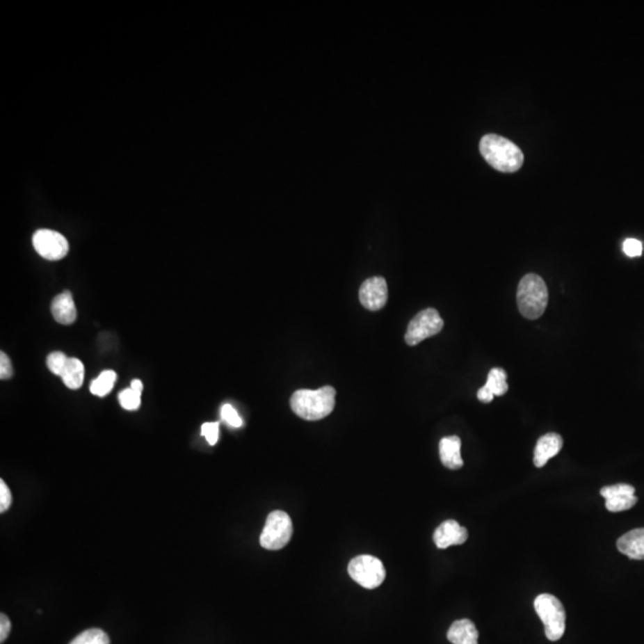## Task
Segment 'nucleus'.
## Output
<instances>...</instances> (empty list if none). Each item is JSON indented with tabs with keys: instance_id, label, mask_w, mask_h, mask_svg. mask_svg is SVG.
<instances>
[{
	"instance_id": "1",
	"label": "nucleus",
	"mask_w": 644,
	"mask_h": 644,
	"mask_svg": "<svg viewBox=\"0 0 644 644\" xmlns=\"http://www.w3.org/2000/svg\"><path fill=\"white\" fill-rule=\"evenodd\" d=\"M293 413L309 421H316L331 414L335 406V389L325 385L320 389L297 390L290 399Z\"/></svg>"
},
{
	"instance_id": "2",
	"label": "nucleus",
	"mask_w": 644,
	"mask_h": 644,
	"mask_svg": "<svg viewBox=\"0 0 644 644\" xmlns=\"http://www.w3.org/2000/svg\"><path fill=\"white\" fill-rule=\"evenodd\" d=\"M480 152L492 168L505 173L518 171L524 163L520 148L500 135H485L480 141Z\"/></svg>"
},
{
	"instance_id": "3",
	"label": "nucleus",
	"mask_w": 644,
	"mask_h": 644,
	"mask_svg": "<svg viewBox=\"0 0 644 644\" xmlns=\"http://www.w3.org/2000/svg\"><path fill=\"white\" fill-rule=\"evenodd\" d=\"M549 302L548 287L536 273H527L520 280L517 291L519 312L524 318L536 320L543 315Z\"/></svg>"
},
{
	"instance_id": "4",
	"label": "nucleus",
	"mask_w": 644,
	"mask_h": 644,
	"mask_svg": "<svg viewBox=\"0 0 644 644\" xmlns=\"http://www.w3.org/2000/svg\"><path fill=\"white\" fill-rule=\"evenodd\" d=\"M535 610L543 622L548 640L555 642L562 638L565 631V611L560 600L552 594H540L536 598Z\"/></svg>"
},
{
	"instance_id": "5",
	"label": "nucleus",
	"mask_w": 644,
	"mask_h": 644,
	"mask_svg": "<svg viewBox=\"0 0 644 644\" xmlns=\"http://www.w3.org/2000/svg\"><path fill=\"white\" fill-rule=\"evenodd\" d=\"M293 522L283 510H275L268 515L263 532L260 535V545L268 550H280L291 540Z\"/></svg>"
},
{
	"instance_id": "6",
	"label": "nucleus",
	"mask_w": 644,
	"mask_h": 644,
	"mask_svg": "<svg viewBox=\"0 0 644 644\" xmlns=\"http://www.w3.org/2000/svg\"><path fill=\"white\" fill-rule=\"evenodd\" d=\"M350 577L367 590H373L385 579V568L381 561L371 555H360L348 563Z\"/></svg>"
},
{
	"instance_id": "7",
	"label": "nucleus",
	"mask_w": 644,
	"mask_h": 644,
	"mask_svg": "<svg viewBox=\"0 0 644 644\" xmlns=\"http://www.w3.org/2000/svg\"><path fill=\"white\" fill-rule=\"evenodd\" d=\"M443 319L440 318L438 310L427 308L419 312L414 318L412 319L407 328L405 340L407 345L415 346L423 340L438 335L443 330Z\"/></svg>"
},
{
	"instance_id": "8",
	"label": "nucleus",
	"mask_w": 644,
	"mask_h": 644,
	"mask_svg": "<svg viewBox=\"0 0 644 644\" xmlns=\"http://www.w3.org/2000/svg\"><path fill=\"white\" fill-rule=\"evenodd\" d=\"M33 245L38 255L48 260H60L68 253V241L63 234L51 230H40L33 236Z\"/></svg>"
},
{
	"instance_id": "9",
	"label": "nucleus",
	"mask_w": 644,
	"mask_h": 644,
	"mask_svg": "<svg viewBox=\"0 0 644 644\" xmlns=\"http://www.w3.org/2000/svg\"><path fill=\"white\" fill-rule=\"evenodd\" d=\"M360 303L369 310H380L388 301V287L383 277H373L365 280L360 289Z\"/></svg>"
},
{
	"instance_id": "10",
	"label": "nucleus",
	"mask_w": 644,
	"mask_h": 644,
	"mask_svg": "<svg viewBox=\"0 0 644 644\" xmlns=\"http://www.w3.org/2000/svg\"><path fill=\"white\" fill-rule=\"evenodd\" d=\"M600 494L606 500V508L610 512H623L635 506L637 498L635 497V488L630 485H609L600 490Z\"/></svg>"
},
{
	"instance_id": "11",
	"label": "nucleus",
	"mask_w": 644,
	"mask_h": 644,
	"mask_svg": "<svg viewBox=\"0 0 644 644\" xmlns=\"http://www.w3.org/2000/svg\"><path fill=\"white\" fill-rule=\"evenodd\" d=\"M468 540V530L460 526L455 520H446L437 527L433 535L437 548L446 549L451 545H460Z\"/></svg>"
},
{
	"instance_id": "12",
	"label": "nucleus",
	"mask_w": 644,
	"mask_h": 644,
	"mask_svg": "<svg viewBox=\"0 0 644 644\" xmlns=\"http://www.w3.org/2000/svg\"><path fill=\"white\" fill-rule=\"evenodd\" d=\"M562 446H563V440L557 433H548V435L540 437L536 445L535 455H533V463L536 467L542 468L547 465V462L550 458L556 456L557 453L562 450Z\"/></svg>"
},
{
	"instance_id": "13",
	"label": "nucleus",
	"mask_w": 644,
	"mask_h": 644,
	"mask_svg": "<svg viewBox=\"0 0 644 644\" xmlns=\"http://www.w3.org/2000/svg\"><path fill=\"white\" fill-rule=\"evenodd\" d=\"M51 315L55 320L63 325H71L76 321L77 308L73 296L70 291H63L55 297L51 302Z\"/></svg>"
},
{
	"instance_id": "14",
	"label": "nucleus",
	"mask_w": 644,
	"mask_h": 644,
	"mask_svg": "<svg viewBox=\"0 0 644 644\" xmlns=\"http://www.w3.org/2000/svg\"><path fill=\"white\" fill-rule=\"evenodd\" d=\"M619 552L632 560H644V529L627 532L617 540Z\"/></svg>"
},
{
	"instance_id": "15",
	"label": "nucleus",
	"mask_w": 644,
	"mask_h": 644,
	"mask_svg": "<svg viewBox=\"0 0 644 644\" xmlns=\"http://www.w3.org/2000/svg\"><path fill=\"white\" fill-rule=\"evenodd\" d=\"M440 460L444 467L456 470L463 467V460L460 456V440L457 435L445 437L440 443Z\"/></svg>"
},
{
	"instance_id": "16",
	"label": "nucleus",
	"mask_w": 644,
	"mask_h": 644,
	"mask_svg": "<svg viewBox=\"0 0 644 644\" xmlns=\"http://www.w3.org/2000/svg\"><path fill=\"white\" fill-rule=\"evenodd\" d=\"M448 640L452 644H478V631L469 619H460L449 629Z\"/></svg>"
},
{
	"instance_id": "17",
	"label": "nucleus",
	"mask_w": 644,
	"mask_h": 644,
	"mask_svg": "<svg viewBox=\"0 0 644 644\" xmlns=\"http://www.w3.org/2000/svg\"><path fill=\"white\" fill-rule=\"evenodd\" d=\"M85 369L81 360L68 358L67 365L63 370L61 378L70 389H79L84 383Z\"/></svg>"
},
{
	"instance_id": "18",
	"label": "nucleus",
	"mask_w": 644,
	"mask_h": 644,
	"mask_svg": "<svg viewBox=\"0 0 644 644\" xmlns=\"http://www.w3.org/2000/svg\"><path fill=\"white\" fill-rule=\"evenodd\" d=\"M116 380H118V373L113 370H105L91 383L90 392L96 396L103 398L113 390Z\"/></svg>"
},
{
	"instance_id": "19",
	"label": "nucleus",
	"mask_w": 644,
	"mask_h": 644,
	"mask_svg": "<svg viewBox=\"0 0 644 644\" xmlns=\"http://www.w3.org/2000/svg\"><path fill=\"white\" fill-rule=\"evenodd\" d=\"M506 378V373L502 369L494 368L488 373L487 383L485 385L493 393L494 396H502L508 390Z\"/></svg>"
},
{
	"instance_id": "20",
	"label": "nucleus",
	"mask_w": 644,
	"mask_h": 644,
	"mask_svg": "<svg viewBox=\"0 0 644 644\" xmlns=\"http://www.w3.org/2000/svg\"><path fill=\"white\" fill-rule=\"evenodd\" d=\"M70 644H110V638L101 629H88L77 636Z\"/></svg>"
},
{
	"instance_id": "21",
	"label": "nucleus",
	"mask_w": 644,
	"mask_h": 644,
	"mask_svg": "<svg viewBox=\"0 0 644 644\" xmlns=\"http://www.w3.org/2000/svg\"><path fill=\"white\" fill-rule=\"evenodd\" d=\"M118 401L124 410H136L141 405V394L136 393L131 388H127L118 395Z\"/></svg>"
},
{
	"instance_id": "22",
	"label": "nucleus",
	"mask_w": 644,
	"mask_h": 644,
	"mask_svg": "<svg viewBox=\"0 0 644 644\" xmlns=\"http://www.w3.org/2000/svg\"><path fill=\"white\" fill-rule=\"evenodd\" d=\"M68 357H66L63 352H53L49 356L47 357V365L51 370V373L58 376H61L63 370L67 365Z\"/></svg>"
},
{
	"instance_id": "23",
	"label": "nucleus",
	"mask_w": 644,
	"mask_h": 644,
	"mask_svg": "<svg viewBox=\"0 0 644 644\" xmlns=\"http://www.w3.org/2000/svg\"><path fill=\"white\" fill-rule=\"evenodd\" d=\"M221 417L230 426L235 427V428L243 426V419L240 418L234 407L230 405H225L222 407Z\"/></svg>"
},
{
	"instance_id": "24",
	"label": "nucleus",
	"mask_w": 644,
	"mask_h": 644,
	"mask_svg": "<svg viewBox=\"0 0 644 644\" xmlns=\"http://www.w3.org/2000/svg\"><path fill=\"white\" fill-rule=\"evenodd\" d=\"M218 423H205L202 425V435L210 445L218 443Z\"/></svg>"
},
{
	"instance_id": "25",
	"label": "nucleus",
	"mask_w": 644,
	"mask_h": 644,
	"mask_svg": "<svg viewBox=\"0 0 644 644\" xmlns=\"http://www.w3.org/2000/svg\"><path fill=\"white\" fill-rule=\"evenodd\" d=\"M623 251L627 257L634 258V257H640L643 251L642 243L636 240V239H627L623 243Z\"/></svg>"
},
{
	"instance_id": "26",
	"label": "nucleus",
	"mask_w": 644,
	"mask_h": 644,
	"mask_svg": "<svg viewBox=\"0 0 644 644\" xmlns=\"http://www.w3.org/2000/svg\"><path fill=\"white\" fill-rule=\"evenodd\" d=\"M11 502H13V495H11L9 487L1 480L0 481V512L4 513L5 510H9Z\"/></svg>"
},
{
	"instance_id": "27",
	"label": "nucleus",
	"mask_w": 644,
	"mask_h": 644,
	"mask_svg": "<svg viewBox=\"0 0 644 644\" xmlns=\"http://www.w3.org/2000/svg\"><path fill=\"white\" fill-rule=\"evenodd\" d=\"M13 375V364L10 360L9 356L1 352L0 353V378L1 380H8Z\"/></svg>"
},
{
	"instance_id": "28",
	"label": "nucleus",
	"mask_w": 644,
	"mask_h": 644,
	"mask_svg": "<svg viewBox=\"0 0 644 644\" xmlns=\"http://www.w3.org/2000/svg\"><path fill=\"white\" fill-rule=\"evenodd\" d=\"M10 631H11V623H10L9 617L1 613L0 615V642L1 643H4L6 638L9 637Z\"/></svg>"
},
{
	"instance_id": "29",
	"label": "nucleus",
	"mask_w": 644,
	"mask_h": 644,
	"mask_svg": "<svg viewBox=\"0 0 644 644\" xmlns=\"http://www.w3.org/2000/svg\"><path fill=\"white\" fill-rule=\"evenodd\" d=\"M477 399L481 402H485V403H490V402L493 401L494 395L485 385H483L481 389L477 392Z\"/></svg>"
},
{
	"instance_id": "30",
	"label": "nucleus",
	"mask_w": 644,
	"mask_h": 644,
	"mask_svg": "<svg viewBox=\"0 0 644 644\" xmlns=\"http://www.w3.org/2000/svg\"><path fill=\"white\" fill-rule=\"evenodd\" d=\"M130 388H131V389L133 390H135L136 393L143 394V382L140 381V380H134V381L131 382V385H130Z\"/></svg>"
}]
</instances>
